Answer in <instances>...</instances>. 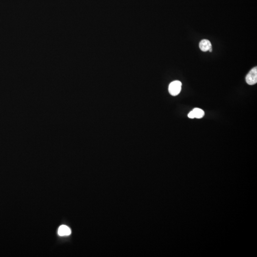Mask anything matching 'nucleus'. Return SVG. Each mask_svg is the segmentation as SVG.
<instances>
[{
  "instance_id": "obj_1",
  "label": "nucleus",
  "mask_w": 257,
  "mask_h": 257,
  "mask_svg": "<svg viewBox=\"0 0 257 257\" xmlns=\"http://www.w3.org/2000/svg\"><path fill=\"white\" fill-rule=\"evenodd\" d=\"M182 82L179 81H175L171 82L169 86V92L171 95H178L182 90Z\"/></svg>"
},
{
  "instance_id": "obj_2",
  "label": "nucleus",
  "mask_w": 257,
  "mask_h": 257,
  "mask_svg": "<svg viewBox=\"0 0 257 257\" xmlns=\"http://www.w3.org/2000/svg\"><path fill=\"white\" fill-rule=\"evenodd\" d=\"M247 83L250 85H254L257 82V68H253L250 71L246 77Z\"/></svg>"
},
{
  "instance_id": "obj_3",
  "label": "nucleus",
  "mask_w": 257,
  "mask_h": 257,
  "mask_svg": "<svg viewBox=\"0 0 257 257\" xmlns=\"http://www.w3.org/2000/svg\"><path fill=\"white\" fill-rule=\"evenodd\" d=\"M199 48L202 51H209V50L212 48L211 43L208 40L204 39L201 40L199 44Z\"/></svg>"
},
{
  "instance_id": "obj_4",
  "label": "nucleus",
  "mask_w": 257,
  "mask_h": 257,
  "mask_svg": "<svg viewBox=\"0 0 257 257\" xmlns=\"http://www.w3.org/2000/svg\"><path fill=\"white\" fill-rule=\"evenodd\" d=\"M58 233L61 236H68L71 234V230L70 228L68 226L66 225H62L59 228Z\"/></svg>"
},
{
  "instance_id": "obj_5",
  "label": "nucleus",
  "mask_w": 257,
  "mask_h": 257,
  "mask_svg": "<svg viewBox=\"0 0 257 257\" xmlns=\"http://www.w3.org/2000/svg\"><path fill=\"white\" fill-rule=\"evenodd\" d=\"M195 118L201 119L204 116L205 112L199 108H195L193 110Z\"/></svg>"
},
{
  "instance_id": "obj_6",
  "label": "nucleus",
  "mask_w": 257,
  "mask_h": 257,
  "mask_svg": "<svg viewBox=\"0 0 257 257\" xmlns=\"http://www.w3.org/2000/svg\"><path fill=\"white\" fill-rule=\"evenodd\" d=\"M188 118H189L191 119L195 118V116H194V113H193V110L190 112V113H188Z\"/></svg>"
},
{
  "instance_id": "obj_7",
  "label": "nucleus",
  "mask_w": 257,
  "mask_h": 257,
  "mask_svg": "<svg viewBox=\"0 0 257 257\" xmlns=\"http://www.w3.org/2000/svg\"><path fill=\"white\" fill-rule=\"evenodd\" d=\"M212 48H211L209 50V51H210V52H212Z\"/></svg>"
}]
</instances>
